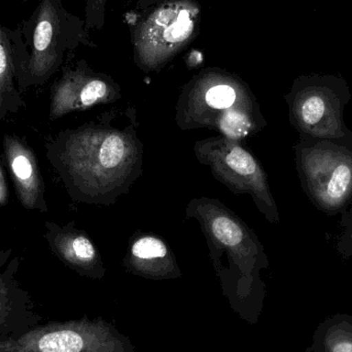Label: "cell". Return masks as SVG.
I'll list each match as a JSON object with an SVG mask.
<instances>
[{"mask_svg": "<svg viewBox=\"0 0 352 352\" xmlns=\"http://www.w3.org/2000/svg\"><path fill=\"white\" fill-rule=\"evenodd\" d=\"M138 129L136 109L129 107L105 111L47 142V161L72 200L109 206L129 192L144 173Z\"/></svg>", "mask_w": 352, "mask_h": 352, "instance_id": "1", "label": "cell"}, {"mask_svg": "<svg viewBox=\"0 0 352 352\" xmlns=\"http://www.w3.org/2000/svg\"><path fill=\"white\" fill-rule=\"evenodd\" d=\"M186 219L200 225L231 309L244 322L258 324L266 298L261 273L268 268L269 261L256 234L221 201L207 197L190 201Z\"/></svg>", "mask_w": 352, "mask_h": 352, "instance_id": "2", "label": "cell"}, {"mask_svg": "<svg viewBox=\"0 0 352 352\" xmlns=\"http://www.w3.org/2000/svg\"><path fill=\"white\" fill-rule=\"evenodd\" d=\"M175 122L182 130L205 128L239 142L267 125L250 86L217 67L201 70L184 85L176 103Z\"/></svg>", "mask_w": 352, "mask_h": 352, "instance_id": "3", "label": "cell"}, {"mask_svg": "<svg viewBox=\"0 0 352 352\" xmlns=\"http://www.w3.org/2000/svg\"><path fill=\"white\" fill-rule=\"evenodd\" d=\"M8 35L20 93L49 82L78 47H96L84 19L66 10L62 0H39L27 20L8 28Z\"/></svg>", "mask_w": 352, "mask_h": 352, "instance_id": "4", "label": "cell"}, {"mask_svg": "<svg viewBox=\"0 0 352 352\" xmlns=\"http://www.w3.org/2000/svg\"><path fill=\"white\" fill-rule=\"evenodd\" d=\"M197 0H163L130 24L133 59L144 72H160L200 33Z\"/></svg>", "mask_w": 352, "mask_h": 352, "instance_id": "5", "label": "cell"}, {"mask_svg": "<svg viewBox=\"0 0 352 352\" xmlns=\"http://www.w3.org/2000/svg\"><path fill=\"white\" fill-rule=\"evenodd\" d=\"M302 188L328 214L342 212L352 201V132L335 140L301 136L295 146Z\"/></svg>", "mask_w": 352, "mask_h": 352, "instance_id": "6", "label": "cell"}, {"mask_svg": "<svg viewBox=\"0 0 352 352\" xmlns=\"http://www.w3.org/2000/svg\"><path fill=\"white\" fill-rule=\"evenodd\" d=\"M351 97L347 82L338 76H300L285 96L289 121L303 138H343L351 132L344 122L345 107Z\"/></svg>", "mask_w": 352, "mask_h": 352, "instance_id": "7", "label": "cell"}, {"mask_svg": "<svg viewBox=\"0 0 352 352\" xmlns=\"http://www.w3.org/2000/svg\"><path fill=\"white\" fill-rule=\"evenodd\" d=\"M197 160L209 167L215 179L233 194L250 195L256 208L271 223H279V212L269 186L268 175L260 161L241 142L221 135L198 140Z\"/></svg>", "mask_w": 352, "mask_h": 352, "instance_id": "8", "label": "cell"}, {"mask_svg": "<svg viewBox=\"0 0 352 352\" xmlns=\"http://www.w3.org/2000/svg\"><path fill=\"white\" fill-rule=\"evenodd\" d=\"M0 352H138L129 337L103 318L41 324L16 340L0 343Z\"/></svg>", "mask_w": 352, "mask_h": 352, "instance_id": "9", "label": "cell"}, {"mask_svg": "<svg viewBox=\"0 0 352 352\" xmlns=\"http://www.w3.org/2000/svg\"><path fill=\"white\" fill-rule=\"evenodd\" d=\"M122 98L120 85L109 74L93 69L85 60L66 66L51 89L49 117L52 121L74 111L111 104Z\"/></svg>", "mask_w": 352, "mask_h": 352, "instance_id": "10", "label": "cell"}, {"mask_svg": "<svg viewBox=\"0 0 352 352\" xmlns=\"http://www.w3.org/2000/svg\"><path fill=\"white\" fill-rule=\"evenodd\" d=\"M20 264L14 250H0V343L16 340L43 324L32 296L16 277Z\"/></svg>", "mask_w": 352, "mask_h": 352, "instance_id": "11", "label": "cell"}, {"mask_svg": "<svg viewBox=\"0 0 352 352\" xmlns=\"http://www.w3.org/2000/svg\"><path fill=\"white\" fill-rule=\"evenodd\" d=\"M45 237L53 254L80 276L100 280L107 268L98 248L88 234L74 223L60 226L45 221Z\"/></svg>", "mask_w": 352, "mask_h": 352, "instance_id": "12", "label": "cell"}, {"mask_svg": "<svg viewBox=\"0 0 352 352\" xmlns=\"http://www.w3.org/2000/svg\"><path fill=\"white\" fill-rule=\"evenodd\" d=\"M6 164L19 200L24 208L47 212L45 182L32 148L23 138L6 134L2 140Z\"/></svg>", "mask_w": 352, "mask_h": 352, "instance_id": "13", "label": "cell"}, {"mask_svg": "<svg viewBox=\"0 0 352 352\" xmlns=\"http://www.w3.org/2000/svg\"><path fill=\"white\" fill-rule=\"evenodd\" d=\"M123 265L131 274L151 280H169L182 275L170 246L153 233L132 236Z\"/></svg>", "mask_w": 352, "mask_h": 352, "instance_id": "14", "label": "cell"}, {"mask_svg": "<svg viewBox=\"0 0 352 352\" xmlns=\"http://www.w3.org/2000/svg\"><path fill=\"white\" fill-rule=\"evenodd\" d=\"M304 352H352V316L332 314L320 322Z\"/></svg>", "mask_w": 352, "mask_h": 352, "instance_id": "15", "label": "cell"}, {"mask_svg": "<svg viewBox=\"0 0 352 352\" xmlns=\"http://www.w3.org/2000/svg\"><path fill=\"white\" fill-rule=\"evenodd\" d=\"M25 107L26 103L16 87V69L8 27L0 23V122Z\"/></svg>", "mask_w": 352, "mask_h": 352, "instance_id": "16", "label": "cell"}, {"mask_svg": "<svg viewBox=\"0 0 352 352\" xmlns=\"http://www.w3.org/2000/svg\"><path fill=\"white\" fill-rule=\"evenodd\" d=\"M352 205V201H351ZM346 230L343 233L342 238L339 244V250L342 252L344 256H352V207L349 217H347Z\"/></svg>", "mask_w": 352, "mask_h": 352, "instance_id": "17", "label": "cell"}, {"mask_svg": "<svg viewBox=\"0 0 352 352\" xmlns=\"http://www.w3.org/2000/svg\"><path fill=\"white\" fill-rule=\"evenodd\" d=\"M8 198H10V192H8V182H6L3 170L0 165V207L6 206L8 204Z\"/></svg>", "mask_w": 352, "mask_h": 352, "instance_id": "18", "label": "cell"}, {"mask_svg": "<svg viewBox=\"0 0 352 352\" xmlns=\"http://www.w3.org/2000/svg\"><path fill=\"white\" fill-rule=\"evenodd\" d=\"M129 1L133 3L136 8L144 12V10L153 8V6H156V4L163 1V0H129Z\"/></svg>", "mask_w": 352, "mask_h": 352, "instance_id": "19", "label": "cell"}]
</instances>
